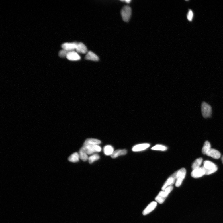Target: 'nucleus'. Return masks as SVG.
<instances>
[{"label": "nucleus", "instance_id": "1", "mask_svg": "<svg viewBox=\"0 0 223 223\" xmlns=\"http://www.w3.org/2000/svg\"><path fill=\"white\" fill-rule=\"evenodd\" d=\"M202 167L204 169L205 175H210L216 171L218 167L216 165L210 161H205L203 162V166Z\"/></svg>", "mask_w": 223, "mask_h": 223}, {"label": "nucleus", "instance_id": "2", "mask_svg": "<svg viewBox=\"0 0 223 223\" xmlns=\"http://www.w3.org/2000/svg\"><path fill=\"white\" fill-rule=\"evenodd\" d=\"M201 112L204 118H210L212 114V109L211 106L206 102H203L201 105Z\"/></svg>", "mask_w": 223, "mask_h": 223}, {"label": "nucleus", "instance_id": "3", "mask_svg": "<svg viewBox=\"0 0 223 223\" xmlns=\"http://www.w3.org/2000/svg\"><path fill=\"white\" fill-rule=\"evenodd\" d=\"M88 155H90L95 152H100L101 148L98 145H83L82 147Z\"/></svg>", "mask_w": 223, "mask_h": 223}, {"label": "nucleus", "instance_id": "4", "mask_svg": "<svg viewBox=\"0 0 223 223\" xmlns=\"http://www.w3.org/2000/svg\"><path fill=\"white\" fill-rule=\"evenodd\" d=\"M132 9L130 7L126 6L121 10V14L122 19L125 22H128L132 15Z\"/></svg>", "mask_w": 223, "mask_h": 223}, {"label": "nucleus", "instance_id": "5", "mask_svg": "<svg viewBox=\"0 0 223 223\" xmlns=\"http://www.w3.org/2000/svg\"><path fill=\"white\" fill-rule=\"evenodd\" d=\"M186 172V170L184 168L180 169L178 171L175 183V186L176 187H179L181 185L183 180L185 178Z\"/></svg>", "mask_w": 223, "mask_h": 223}, {"label": "nucleus", "instance_id": "6", "mask_svg": "<svg viewBox=\"0 0 223 223\" xmlns=\"http://www.w3.org/2000/svg\"><path fill=\"white\" fill-rule=\"evenodd\" d=\"M178 171L175 172L173 173L166 180L164 185L163 186L162 190V191L164 190L169 186L174 184L177 178V173Z\"/></svg>", "mask_w": 223, "mask_h": 223}, {"label": "nucleus", "instance_id": "7", "mask_svg": "<svg viewBox=\"0 0 223 223\" xmlns=\"http://www.w3.org/2000/svg\"><path fill=\"white\" fill-rule=\"evenodd\" d=\"M205 175V173L203 168L202 167L194 169L191 173V175L193 178H198L201 177Z\"/></svg>", "mask_w": 223, "mask_h": 223}, {"label": "nucleus", "instance_id": "8", "mask_svg": "<svg viewBox=\"0 0 223 223\" xmlns=\"http://www.w3.org/2000/svg\"><path fill=\"white\" fill-rule=\"evenodd\" d=\"M157 203L156 202L153 201L149 204L143 212L144 215H146L153 211L157 207Z\"/></svg>", "mask_w": 223, "mask_h": 223}, {"label": "nucleus", "instance_id": "9", "mask_svg": "<svg viewBox=\"0 0 223 223\" xmlns=\"http://www.w3.org/2000/svg\"><path fill=\"white\" fill-rule=\"evenodd\" d=\"M66 58L71 61H78L81 59L80 56L78 53L74 51L69 52L67 54Z\"/></svg>", "mask_w": 223, "mask_h": 223}, {"label": "nucleus", "instance_id": "10", "mask_svg": "<svg viewBox=\"0 0 223 223\" xmlns=\"http://www.w3.org/2000/svg\"><path fill=\"white\" fill-rule=\"evenodd\" d=\"M77 43L76 42L71 43L67 42L62 44V47L63 49L69 51H74V50L76 49Z\"/></svg>", "mask_w": 223, "mask_h": 223}, {"label": "nucleus", "instance_id": "11", "mask_svg": "<svg viewBox=\"0 0 223 223\" xmlns=\"http://www.w3.org/2000/svg\"><path fill=\"white\" fill-rule=\"evenodd\" d=\"M208 156L211 157L215 159L220 158L221 154L220 152L213 148H211L206 154Z\"/></svg>", "mask_w": 223, "mask_h": 223}, {"label": "nucleus", "instance_id": "12", "mask_svg": "<svg viewBox=\"0 0 223 223\" xmlns=\"http://www.w3.org/2000/svg\"><path fill=\"white\" fill-rule=\"evenodd\" d=\"M77 53L85 54L87 52V49L86 46L82 42L77 43L75 49Z\"/></svg>", "mask_w": 223, "mask_h": 223}, {"label": "nucleus", "instance_id": "13", "mask_svg": "<svg viewBox=\"0 0 223 223\" xmlns=\"http://www.w3.org/2000/svg\"><path fill=\"white\" fill-rule=\"evenodd\" d=\"M150 146V144L147 143L138 144L134 146L132 148V150L134 152L142 151L146 149Z\"/></svg>", "mask_w": 223, "mask_h": 223}, {"label": "nucleus", "instance_id": "14", "mask_svg": "<svg viewBox=\"0 0 223 223\" xmlns=\"http://www.w3.org/2000/svg\"><path fill=\"white\" fill-rule=\"evenodd\" d=\"M173 189V187L172 186H169L164 190L161 191L158 194V195L166 198Z\"/></svg>", "mask_w": 223, "mask_h": 223}, {"label": "nucleus", "instance_id": "15", "mask_svg": "<svg viewBox=\"0 0 223 223\" xmlns=\"http://www.w3.org/2000/svg\"><path fill=\"white\" fill-rule=\"evenodd\" d=\"M85 58L86 60L94 61H97L99 60L98 56L91 51L88 52Z\"/></svg>", "mask_w": 223, "mask_h": 223}, {"label": "nucleus", "instance_id": "16", "mask_svg": "<svg viewBox=\"0 0 223 223\" xmlns=\"http://www.w3.org/2000/svg\"><path fill=\"white\" fill-rule=\"evenodd\" d=\"M127 153V151L126 150H118L114 151L111 156L112 158H115L120 156L126 155Z\"/></svg>", "mask_w": 223, "mask_h": 223}, {"label": "nucleus", "instance_id": "17", "mask_svg": "<svg viewBox=\"0 0 223 223\" xmlns=\"http://www.w3.org/2000/svg\"><path fill=\"white\" fill-rule=\"evenodd\" d=\"M101 143V141L99 140L93 139V138H89L87 139L85 141L83 144V145H99Z\"/></svg>", "mask_w": 223, "mask_h": 223}, {"label": "nucleus", "instance_id": "18", "mask_svg": "<svg viewBox=\"0 0 223 223\" xmlns=\"http://www.w3.org/2000/svg\"><path fill=\"white\" fill-rule=\"evenodd\" d=\"M80 158L83 161H86L88 160V154L84 150L83 147L81 148L79 151Z\"/></svg>", "mask_w": 223, "mask_h": 223}, {"label": "nucleus", "instance_id": "19", "mask_svg": "<svg viewBox=\"0 0 223 223\" xmlns=\"http://www.w3.org/2000/svg\"><path fill=\"white\" fill-rule=\"evenodd\" d=\"M103 150L105 154L107 155L111 156L114 152V148L110 145L105 146Z\"/></svg>", "mask_w": 223, "mask_h": 223}, {"label": "nucleus", "instance_id": "20", "mask_svg": "<svg viewBox=\"0 0 223 223\" xmlns=\"http://www.w3.org/2000/svg\"><path fill=\"white\" fill-rule=\"evenodd\" d=\"M79 153L75 152L70 156L68 158V160L70 162L74 163L79 161Z\"/></svg>", "mask_w": 223, "mask_h": 223}, {"label": "nucleus", "instance_id": "21", "mask_svg": "<svg viewBox=\"0 0 223 223\" xmlns=\"http://www.w3.org/2000/svg\"><path fill=\"white\" fill-rule=\"evenodd\" d=\"M203 161V159L201 158L197 159L194 161L192 164V168L193 170L194 169L200 167Z\"/></svg>", "mask_w": 223, "mask_h": 223}, {"label": "nucleus", "instance_id": "22", "mask_svg": "<svg viewBox=\"0 0 223 223\" xmlns=\"http://www.w3.org/2000/svg\"><path fill=\"white\" fill-rule=\"evenodd\" d=\"M211 148L210 144L208 141L205 142L202 150L203 154L206 155Z\"/></svg>", "mask_w": 223, "mask_h": 223}, {"label": "nucleus", "instance_id": "23", "mask_svg": "<svg viewBox=\"0 0 223 223\" xmlns=\"http://www.w3.org/2000/svg\"><path fill=\"white\" fill-rule=\"evenodd\" d=\"M100 158V156L97 154H94L91 155L88 158V161L90 164L93 163L98 160Z\"/></svg>", "mask_w": 223, "mask_h": 223}, {"label": "nucleus", "instance_id": "24", "mask_svg": "<svg viewBox=\"0 0 223 223\" xmlns=\"http://www.w3.org/2000/svg\"><path fill=\"white\" fill-rule=\"evenodd\" d=\"M151 150H155L165 151L167 150V148L161 145L157 144L152 147Z\"/></svg>", "mask_w": 223, "mask_h": 223}, {"label": "nucleus", "instance_id": "25", "mask_svg": "<svg viewBox=\"0 0 223 223\" xmlns=\"http://www.w3.org/2000/svg\"><path fill=\"white\" fill-rule=\"evenodd\" d=\"M166 199V198H165L158 195L155 197V200L159 203L162 204L164 202Z\"/></svg>", "mask_w": 223, "mask_h": 223}, {"label": "nucleus", "instance_id": "26", "mask_svg": "<svg viewBox=\"0 0 223 223\" xmlns=\"http://www.w3.org/2000/svg\"><path fill=\"white\" fill-rule=\"evenodd\" d=\"M70 51H69L65 50L63 49L60 51L59 54V55L60 57L61 58L66 57L68 53Z\"/></svg>", "mask_w": 223, "mask_h": 223}, {"label": "nucleus", "instance_id": "27", "mask_svg": "<svg viewBox=\"0 0 223 223\" xmlns=\"http://www.w3.org/2000/svg\"><path fill=\"white\" fill-rule=\"evenodd\" d=\"M193 13L191 9L189 10V11L187 15V19L191 22L193 20Z\"/></svg>", "mask_w": 223, "mask_h": 223}, {"label": "nucleus", "instance_id": "28", "mask_svg": "<svg viewBox=\"0 0 223 223\" xmlns=\"http://www.w3.org/2000/svg\"><path fill=\"white\" fill-rule=\"evenodd\" d=\"M125 1L126 3H129L131 1H130V0H126V1Z\"/></svg>", "mask_w": 223, "mask_h": 223}, {"label": "nucleus", "instance_id": "29", "mask_svg": "<svg viewBox=\"0 0 223 223\" xmlns=\"http://www.w3.org/2000/svg\"><path fill=\"white\" fill-rule=\"evenodd\" d=\"M221 161L223 164V155L221 158Z\"/></svg>", "mask_w": 223, "mask_h": 223}]
</instances>
